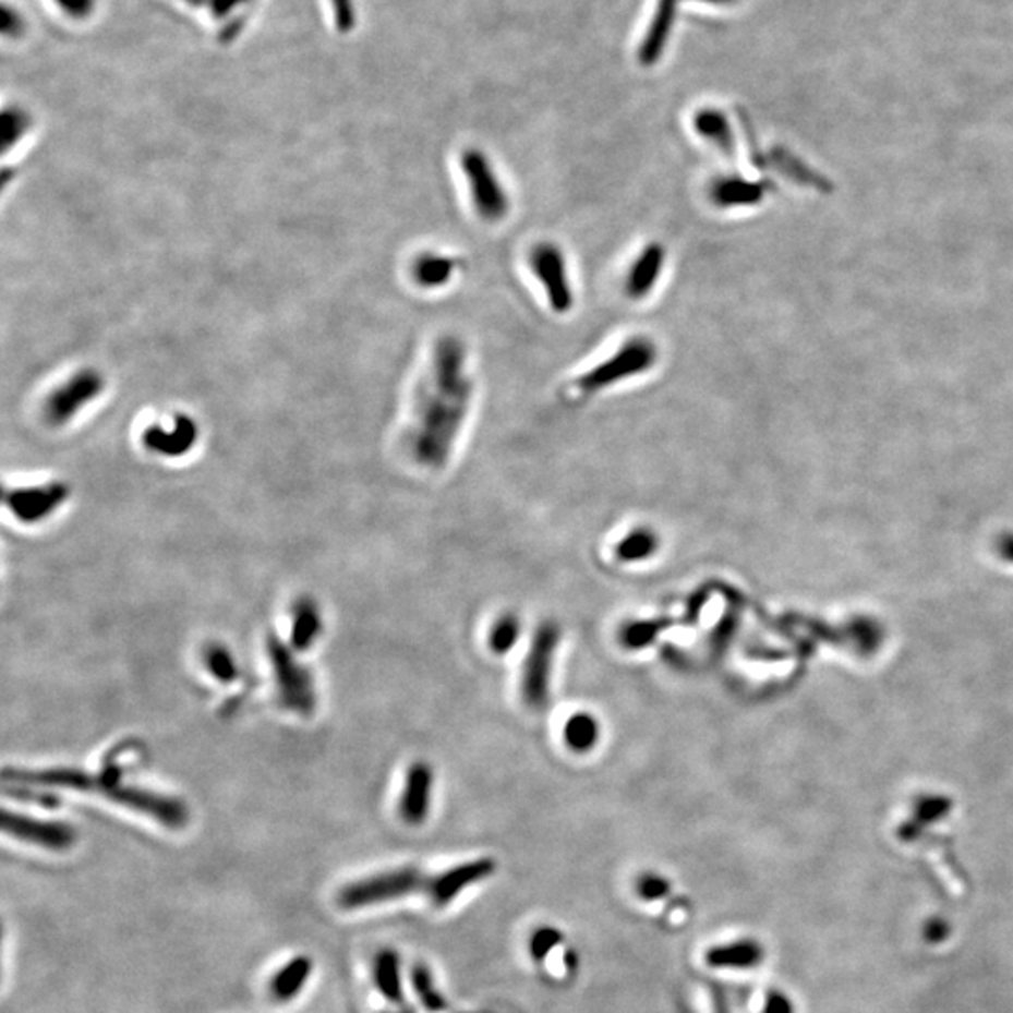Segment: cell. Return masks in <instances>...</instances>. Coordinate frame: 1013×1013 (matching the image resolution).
<instances>
[{
	"label": "cell",
	"mask_w": 1013,
	"mask_h": 1013,
	"mask_svg": "<svg viewBox=\"0 0 1013 1013\" xmlns=\"http://www.w3.org/2000/svg\"><path fill=\"white\" fill-rule=\"evenodd\" d=\"M457 269L458 262L455 257L426 254L417 260L413 275H415L417 282L424 286V288H442V286L453 280Z\"/></svg>",
	"instance_id": "cell-19"
},
{
	"label": "cell",
	"mask_w": 1013,
	"mask_h": 1013,
	"mask_svg": "<svg viewBox=\"0 0 1013 1013\" xmlns=\"http://www.w3.org/2000/svg\"><path fill=\"white\" fill-rule=\"evenodd\" d=\"M637 892L642 900L646 901H658L666 897L671 893V884L665 877H659V875H653V872H648V875H642L640 880H638Z\"/></svg>",
	"instance_id": "cell-28"
},
{
	"label": "cell",
	"mask_w": 1013,
	"mask_h": 1013,
	"mask_svg": "<svg viewBox=\"0 0 1013 1013\" xmlns=\"http://www.w3.org/2000/svg\"><path fill=\"white\" fill-rule=\"evenodd\" d=\"M494 871H496V866L492 859H475L470 864L453 867L449 871L429 880L426 890H429L430 900L436 906L449 905L450 901L457 900L462 890L483 882Z\"/></svg>",
	"instance_id": "cell-11"
},
{
	"label": "cell",
	"mask_w": 1013,
	"mask_h": 1013,
	"mask_svg": "<svg viewBox=\"0 0 1013 1013\" xmlns=\"http://www.w3.org/2000/svg\"><path fill=\"white\" fill-rule=\"evenodd\" d=\"M663 267H665V250L659 244H651L638 255L637 262L627 275V296L635 297V299L648 296L650 289L658 284Z\"/></svg>",
	"instance_id": "cell-14"
},
{
	"label": "cell",
	"mask_w": 1013,
	"mask_h": 1013,
	"mask_svg": "<svg viewBox=\"0 0 1013 1013\" xmlns=\"http://www.w3.org/2000/svg\"><path fill=\"white\" fill-rule=\"evenodd\" d=\"M695 128H697L698 134L702 135L708 142H712L715 147L725 150V153H731L732 134L725 114L719 113L715 109H704V111L697 114Z\"/></svg>",
	"instance_id": "cell-23"
},
{
	"label": "cell",
	"mask_w": 1013,
	"mask_h": 1013,
	"mask_svg": "<svg viewBox=\"0 0 1013 1013\" xmlns=\"http://www.w3.org/2000/svg\"><path fill=\"white\" fill-rule=\"evenodd\" d=\"M557 644H559V627L546 622L535 631L528 659L523 661L520 687H522L523 702L533 710H541L548 704L552 665L556 658Z\"/></svg>",
	"instance_id": "cell-6"
},
{
	"label": "cell",
	"mask_w": 1013,
	"mask_h": 1013,
	"mask_svg": "<svg viewBox=\"0 0 1013 1013\" xmlns=\"http://www.w3.org/2000/svg\"><path fill=\"white\" fill-rule=\"evenodd\" d=\"M67 484L51 483L34 489L7 491L4 504L20 522L36 523L59 509L67 502Z\"/></svg>",
	"instance_id": "cell-10"
},
{
	"label": "cell",
	"mask_w": 1013,
	"mask_h": 1013,
	"mask_svg": "<svg viewBox=\"0 0 1013 1013\" xmlns=\"http://www.w3.org/2000/svg\"><path fill=\"white\" fill-rule=\"evenodd\" d=\"M655 348L650 340L637 338L632 342L625 343L619 349L618 355L612 357L606 363L599 364L598 370L590 372L588 376H582L575 383V389L580 390V395H591L598 390L606 389L614 385V382L632 377L650 369L655 361Z\"/></svg>",
	"instance_id": "cell-7"
},
{
	"label": "cell",
	"mask_w": 1013,
	"mask_h": 1013,
	"mask_svg": "<svg viewBox=\"0 0 1013 1013\" xmlns=\"http://www.w3.org/2000/svg\"><path fill=\"white\" fill-rule=\"evenodd\" d=\"M322 612L312 599H299L293 606V625H291V644L299 651L309 650L322 632Z\"/></svg>",
	"instance_id": "cell-16"
},
{
	"label": "cell",
	"mask_w": 1013,
	"mask_h": 1013,
	"mask_svg": "<svg viewBox=\"0 0 1013 1013\" xmlns=\"http://www.w3.org/2000/svg\"><path fill=\"white\" fill-rule=\"evenodd\" d=\"M374 984L377 991L389 1000L390 1004H402V978H400V961L395 950H382L374 960Z\"/></svg>",
	"instance_id": "cell-18"
},
{
	"label": "cell",
	"mask_w": 1013,
	"mask_h": 1013,
	"mask_svg": "<svg viewBox=\"0 0 1013 1013\" xmlns=\"http://www.w3.org/2000/svg\"><path fill=\"white\" fill-rule=\"evenodd\" d=\"M40 788L36 786L31 791V786L25 785H7L4 786V794L7 796H12V798L21 799H33L34 804H38L41 807H57L59 806V799L55 798L53 794H41Z\"/></svg>",
	"instance_id": "cell-29"
},
{
	"label": "cell",
	"mask_w": 1013,
	"mask_h": 1013,
	"mask_svg": "<svg viewBox=\"0 0 1013 1013\" xmlns=\"http://www.w3.org/2000/svg\"><path fill=\"white\" fill-rule=\"evenodd\" d=\"M395 1013H415V1012H413L411 1008H406V1010H400V1012H395Z\"/></svg>",
	"instance_id": "cell-38"
},
{
	"label": "cell",
	"mask_w": 1013,
	"mask_h": 1013,
	"mask_svg": "<svg viewBox=\"0 0 1013 1013\" xmlns=\"http://www.w3.org/2000/svg\"><path fill=\"white\" fill-rule=\"evenodd\" d=\"M28 119L27 114L20 111V109H8L4 111V143L10 145V143L17 142L23 132L27 130Z\"/></svg>",
	"instance_id": "cell-32"
},
{
	"label": "cell",
	"mask_w": 1013,
	"mask_h": 1013,
	"mask_svg": "<svg viewBox=\"0 0 1013 1013\" xmlns=\"http://www.w3.org/2000/svg\"><path fill=\"white\" fill-rule=\"evenodd\" d=\"M706 601H708V593H704V591H700V593H697V595H695V598L691 599V603H689V611H687V618L692 619V622H695V619H697L698 616H700V611H702V606H704Z\"/></svg>",
	"instance_id": "cell-37"
},
{
	"label": "cell",
	"mask_w": 1013,
	"mask_h": 1013,
	"mask_svg": "<svg viewBox=\"0 0 1013 1013\" xmlns=\"http://www.w3.org/2000/svg\"><path fill=\"white\" fill-rule=\"evenodd\" d=\"M330 7H333L336 28L340 33H349L351 28L355 27L357 17L353 0H330Z\"/></svg>",
	"instance_id": "cell-31"
},
{
	"label": "cell",
	"mask_w": 1013,
	"mask_h": 1013,
	"mask_svg": "<svg viewBox=\"0 0 1013 1013\" xmlns=\"http://www.w3.org/2000/svg\"><path fill=\"white\" fill-rule=\"evenodd\" d=\"M267 653L275 674L276 691L284 708L299 715H310L316 708V689L310 672L275 635L267 640Z\"/></svg>",
	"instance_id": "cell-3"
},
{
	"label": "cell",
	"mask_w": 1013,
	"mask_h": 1013,
	"mask_svg": "<svg viewBox=\"0 0 1013 1013\" xmlns=\"http://www.w3.org/2000/svg\"><path fill=\"white\" fill-rule=\"evenodd\" d=\"M559 942H562L559 931L552 929V927H543L531 939V953H533L535 960L541 961L546 953L551 952L552 948L559 946Z\"/></svg>",
	"instance_id": "cell-30"
},
{
	"label": "cell",
	"mask_w": 1013,
	"mask_h": 1013,
	"mask_svg": "<svg viewBox=\"0 0 1013 1013\" xmlns=\"http://www.w3.org/2000/svg\"><path fill=\"white\" fill-rule=\"evenodd\" d=\"M659 548V538L655 531L650 528H637L629 531L618 546H616V556L619 562L625 564H637L642 559L653 556Z\"/></svg>",
	"instance_id": "cell-21"
},
{
	"label": "cell",
	"mask_w": 1013,
	"mask_h": 1013,
	"mask_svg": "<svg viewBox=\"0 0 1013 1013\" xmlns=\"http://www.w3.org/2000/svg\"><path fill=\"white\" fill-rule=\"evenodd\" d=\"M463 361L466 353L458 340L439 343L429 387L417 398L413 450L417 460L430 468L445 463L470 410L471 382Z\"/></svg>",
	"instance_id": "cell-1"
},
{
	"label": "cell",
	"mask_w": 1013,
	"mask_h": 1013,
	"mask_svg": "<svg viewBox=\"0 0 1013 1013\" xmlns=\"http://www.w3.org/2000/svg\"><path fill=\"white\" fill-rule=\"evenodd\" d=\"M598 719L590 713L578 712L572 717L567 719L564 728L565 744L569 745L572 751L588 752L598 745L599 739Z\"/></svg>",
	"instance_id": "cell-20"
},
{
	"label": "cell",
	"mask_w": 1013,
	"mask_h": 1013,
	"mask_svg": "<svg viewBox=\"0 0 1013 1013\" xmlns=\"http://www.w3.org/2000/svg\"><path fill=\"white\" fill-rule=\"evenodd\" d=\"M764 952L755 940H738L725 946H715L706 953L708 965L715 968H751L759 965Z\"/></svg>",
	"instance_id": "cell-15"
},
{
	"label": "cell",
	"mask_w": 1013,
	"mask_h": 1013,
	"mask_svg": "<svg viewBox=\"0 0 1013 1013\" xmlns=\"http://www.w3.org/2000/svg\"><path fill=\"white\" fill-rule=\"evenodd\" d=\"M518 638H520V619L515 614H504L496 624L492 625L489 644L494 653L505 655L507 651L517 646Z\"/></svg>",
	"instance_id": "cell-26"
},
{
	"label": "cell",
	"mask_w": 1013,
	"mask_h": 1013,
	"mask_svg": "<svg viewBox=\"0 0 1013 1013\" xmlns=\"http://www.w3.org/2000/svg\"><path fill=\"white\" fill-rule=\"evenodd\" d=\"M432 770L424 762H415L408 770L402 798H400V817L410 825L423 824L430 809L432 796Z\"/></svg>",
	"instance_id": "cell-12"
},
{
	"label": "cell",
	"mask_w": 1013,
	"mask_h": 1013,
	"mask_svg": "<svg viewBox=\"0 0 1013 1013\" xmlns=\"http://www.w3.org/2000/svg\"><path fill=\"white\" fill-rule=\"evenodd\" d=\"M2 830L15 840L33 843V845L62 853L77 841V832L67 822H49L36 820L21 812H2Z\"/></svg>",
	"instance_id": "cell-8"
},
{
	"label": "cell",
	"mask_w": 1013,
	"mask_h": 1013,
	"mask_svg": "<svg viewBox=\"0 0 1013 1013\" xmlns=\"http://www.w3.org/2000/svg\"><path fill=\"white\" fill-rule=\"evenodd\" d=\"M764 1013H794V1006L786 994L773 991L765 999Z\"/></svg>",
	"instance_id": "cell-36"
},
{
	"label": "cell",
	"mask_w": 1013,
	"mask_h": 1013,
	"mask_svg": "<svg viewBox=\"0 0 1013 1013\" xmlns=\"http://www.w3.org/2000/svg\"><path fill=\"white\" fill-rule=\"evenodd\" d=\"M531 269L538 276L539 282L543 284L544 293L548 297L554 310L556 312L570 310L572 288H570L567 263H565L562 250L551 242L539 244L531 252Z\"/></svg>",
	"instance_id": "cell-9"
},
{
	"label": "cell",
	"mask_w": 1013,
	"mask_h": 1013,
	"mask_svg": "<svg viewBox=\"0 0 1013 1013\" xmlns=\"http://www.w3.org/2000/svg\"><path fill=\"white\" fill-rule=\"evenodd\" d=\"M55 4L74 20H87L95 12L96 0H55Z\"/></svg>",
	"instance_id": "cell-33"
},
{
	"label": "cell",
	"mask_w": 1013,
	"mask_h": 1013,
	"mask_svg": "<svg viewBox=\"0 0 1013 1013\" xmlns=\"http://www.w3.org/2000/svg\"><path fill=\"white\" fill-rule=\"evenodd\" d=\"M2 17H4V25H2L4 36H17L25 27V21L21 20V15L10 7H4Z\"/></svg>",
	"instance_id": "cell-35"
},
{
	"label": "cell",
	"mask_w": 1013,
	"mask_h": 1013,
	"mask_svg": "<svg viewBox=\"0 0 1013 1013\" xmlns=\"http://www.w3.org/2000/svg\"><path fill=\"white\" fill-rule=\"evenodd\" d=\"M666 627H668V622H659V619L627 625L622 632V642L629 650H642L658 638L659 632L665 631Z\"/></svg>",
	"instance_id": "cell-27"
},
{
	"label": "cell",
	"mask_w": 1013,
	"mask_h": 1013,
	"mask_svg": "<svg viewBox=\"0 0 1013 1013\" xmlns=\"http://www.w3.org/2000/svg\"><path fill=\"white\" fill-rule=\"evenodd\" d=\"M678 2L679 0H658V10L653 14V20H651L644 40L640 44V49H638V61L642 62L644 67L655 64L661 59L663 51H665L666 41L671 36L672 25H674V17L678 14V8H676ZM706 2L728 4L734 0H706Z\"/></svg>",
	"instance_id": "cell-13"
},
{
	"label": "cell",
	"mask_w": 1013,
	"mask_h": 1013,
	"mask_svg": "<svg viewBox=\"0 0 1013 1013\" xmlns=\"http://www.w3.org/2000/svg\"><path fill=\"white\" fill-rule=\"evenodd\" d=\"M948 933H950V926H948L944 919H929L926 924V929H924V937H926L927 942H942L946 940Z\"/></svg>",
	"instance_id": "cell-34"
},
{
	"label": "cell",
	"mask_w": 1013,
	"mask_h": 1013,
	"mask_svg": "<svg viewBox=\"0 0 1013 1013\" xmlns=\"http://www.w3.org/2000/svg\"><path fill=\"white\" fill-rule=\"evenodd\" d=\"M421 887H429L423 875L415 867H402L395 871L382 872L366 880H359L343 887L338 893V905L348 911L361 906L377 905L385 901L400 900L415 892Z\"/></svg>",
	"instance_id": "cell-5"
},
{
	"label": "cell",
	"mask_w": 1013,
	"mask_h": 1013,
	"mask_svg": "<svg viewBox=\"0 0 1013 1013\" xmlns=\"http://www.w3.org/2000/svg\"><path fill=\"white\" fill-rule=\"evenodd\" d=\"M310 974H312V960L306 955L296 957L275 974V978L270 981V993L278 1002H288L301 993Z\"/></svg>",
	"instance_id": "cell-17"
},
{
	"label": "cell",
	"mask_w": 1013,
	"mask_h": 1013,
	"mask_svg": "<svg viewBox=\"0 0 1013 1013\" xmlns=\"http://www.w3.org/2000/svg\"><path fill=\"white\" fill-rule=\"evenodd\" d=\"M411 984H413V989H415L417 997L421 1000L429 1012L437 1013L444 1012L447 1010V1000L444 999V994L437 991L436 986H434V980H432V974L429 973V968L424 965H417L411 973Z\"/></svg>",
	"instance_id": "cell-25"
},
{
	"label": "cell",
	"mask_w": 1013,
	"mask_h": 1013,
	"mask_svg": "<svg viewBox=\"0 0 1013 1013\" xmlns=\"http://www.w3.org/2000/svg\"><path fill=\"white\" fill-rule=\"evenodd\" d=\"M460 166L470 184L471 202L477 215L491 224L504 220L509 213V195L492 168L491 160L481 150L470 148L460 158Z\"/></svg>",
	"instance_id": "cell-4"
},
{
	"label": "cell",
	"mask_w": 1013,
	"mask_h": 1013,
	"mask_svg": "<svg viewBox=\"0 0 1013 1013\" xmlns=\"http://www.w3.org/2000/svg\"><path fill=\"white\" fill-rule=\"evenodd\" d=\"M122 768L109 764L101 772H83L74 768H49V770H4V785L51 786L67 791L93 792L111 799L119 806L134 809L158 820L171 830H181L189 824V807L181 799L166 794L145 791L142 786L124 783Z\"/></svg>",
	"instance_id": "cell-2"
},
{
	"label": "cell",
	"mask_w": 1013,
	"mask_h": 1013,
	"mask_svg": "<svg viewBox=\"0 0 1013 1013\" xmlns=\"http://www.w3.org/2000/svg\"><path fill=\"white\" fill-rule=\"evenodd\" d=\"M179 426H181V424H177V429H179ZM194 439L195 430L192 424H186L181 432L174 430V432H169V434L158 429L148 430L147 437H145L147 447L156 450V453H161V455H182V453H186V450L192 447Z\"/></svg>",
	"instance_id": "cell-22"
},
{
	"label": "cell",
	"mask_w": 1013,
	"mask_h": 1013,
	"mask_svg": "<svg viewBox=\"0 0 1013 1013\" xmlns=\"http://www.w3.org/2000/svg\"><path fill=\"white\" fill-rule=\"evenodd\" d=\"M203 661L207 671L222 684H231L239 676L237 661L231 651L222 644H210L203 651Z\"/></svg>",
	"instance_id": "cell-24"
}]
</instances>
